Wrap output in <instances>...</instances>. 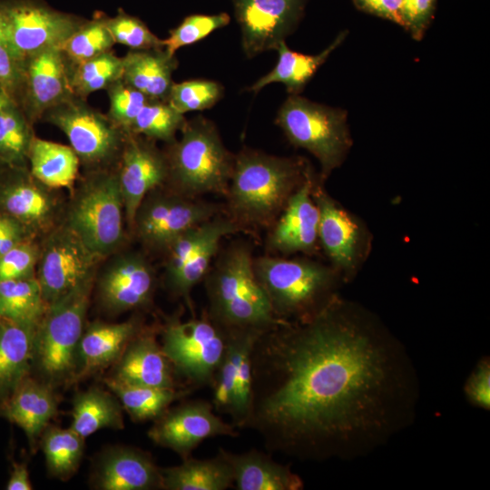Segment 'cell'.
Listing matches in <instances>:
<instances>
[{
    "label": "cell",
    "instance_id": "1",
    "mask_svg": "<svg viewBox=\"0 0 490 490\" xmlns=\"http://www.w3.org/2000/svg\"><path fill=\"white\" fill-rule=\"evenodd\" d=\"M383 370L379 351L335 299L307 319L281 320L253 344L244 428L268 451L324 456L371 403Z\"/></svg>",
    "mask_w": 490,
    "mask_h": 490
},
{
    "label": "cell",
    "instance_id": "2",
    "mask_svg": "<svg viewBox=\"0 0 490 490\" xmlns=\"http://www.w3.org/2000/svg\"><path fill=\"white\" fill-rule=\"evenodd\" d=\"M312 172L303 159L244 148L234 155L223 212L243 231L269 229Z\"/></svg>",
    "mask_w": 490,
    "mask_h": 490
},
{
    "label": "cell",
    "instance_id": "3",
    "mask_svg": "<svg viewBox=\"0 0 490 490\" xmlns=\"http://www.w3.org/2000/svg\"><path fill=\"white\" fill-rule=\"evenodd\" d=\"M253 260L248 242L233 241L220 249L203 279L206 313L224 331L265 330L281 321L256 278Z\"/></svg>",
    "mask_w": 490,
    "mask_h": 490
},
{
    "label": "cell",
    "instance_id": "4",
    "mask_svg": "<svg viewBox=\"0 0 490 490\" xmlns=\"http://www.w3.org/2000/svg\"><path fill=\"white\" fill-rule=\"evenodd\" d=\"M253 268L274 316L285 321L304 320L319 312L334 299L341 277L331 265L273 254L254 257Z\"/></svg>",
    "mask_w": 490,
    "mask_h": 490
},
{
    "label": "cell",
    "instance_id": "5",
    "mask_svg": "<svg viewBox=\"0 0 490 490\" xmlns=\"http://www.w3.org/2000/svg\"><path fill=\"white\" fill-rule=\"evenodd\" d=\"M180 140L165 154L170 190L189 198L225 195L234 154L223 144L216 126L202 116L187 121Z\"/></svg>",
    "mask_w": 490,
    "mask_h": 490
},
{
    "label": "cell",
    "instance_id": "6",
    "mask_svg": "<svg viewBox=\"0 0 490 490\" xmlns=\"http://www.w3.org/2000/svg\"><path fill=\"white\" fill-rule=\"evenodd\" d=\"M93 282V277L47 306L36 327L34 362L53 387L74 382Z\"/></svg>",
    "mask_w": 490,
    "mask_h": 490
},
{
    "label": "cell",
    "instance_id": "7",
    "mask_svg": "<svg viewBox=\"0 0 490 490\" xmlns=\"http://www.w3.org/2000/svg\"><path fill=\"white\" fill-rule=\"evenodd\" d=\"M276 123L293 146L305 149L318 161L321 181L342 164L352 145L346 111L298 94H290L283 103Z\"/></svg>",
    "mask_w": 490,
    "mask_h": 490
},
{
    "label": "cell",
    "instance_id": "8",
    "mask_svg": "<svg viewBox=\"0 0 490 490\" xmlns=\"http://www.w3.org/2000/svg\"><path fill=\"white\" fill-rule=\"evenodd\" d=\"M161 346L180 382L193 391L211 387L227 348V334L206 311L183 321L171 317L159 329Z\"/></svg>",
    "mask_w": 490,
    "mask_h": 490
},
{
    "label": "cell",
    "instance_id": "9",
    "mask_svg": "<svg viewBox=\"0 0 490 490\" xmlns=\"http://www.w3.org/2000/svg\"><path fill=\"white\" fill-rule=\"evenodd\" d=\"M123 201L118 174L89 179L74 199L66 226L100 258L117 250L123 240Z\"/></svg>",
    "mask_w": 490,
    "mask_h": 490
},
{
    "label": "cell",
    "instance_id": "10",
    "mask_svg": "<svg viewBox=\"0 0 490 490\" xmlns=\"http://www.w3.org/2000/svg\"><path fill=\"white\" fill-rule=\"evenodd\" d=\"M84 21L40 0H0V28L15 59L61 48Z\"/></svg>",
    "mask_w": 490,
    "mask_h": 490
},
{
    "label": "cell",
    "instance_id": "11",
    "mask_svg": "<svg viewBox=\"0 0 490 490\" xmlns=\"http://www.w3.org/2000/svg\"><path fill=\"white\" fill-rule=\"evenodd\" d=\"M240 231L242 228L221 212L184 232L165 252L167 289L174 297L183 299L192 315V289L204 279L222 239Z\"/></svg>",
    "mask_w": 490,
    "mask_h": 490
},
{
    "label": "cell",
    "instance_id": "12",
    "mask_svg": "<svg viewBox=\"0 0 490 490\" xmlns=\"http://www.w3.org/2000/svg\"><path fill=\"white\" fill-rule=\"evenodd\" d=\"M222 211L219 204L157 188L142 200L132 228L148 249L166 252L184 232Z\"/></svg>",
    "mask_w": 490,
    "mask_h": 490
},
{
    "label": "cell",
    "instance_id": "13",
    "mask_svg": "<svg viewBox=\"0 0 490 490\" xmlns=\"http://www.w3.org/2000/svg\"><path fill=\"white\" fill-rule=\"evenodd\" d=\"M312 196L319 211L318 243L341 277L356 274L370 250V235L365 225L343 208L315 178Z\"/></svg>",
    "mask_w": 490,
    "mask_h": 490
},
{
    "label": "cell",
    "instance_id": "14",
    "mask_svg": "<svg viewBox=\"0 0 490 490\" xmlns=\"http://www.w3.org/2000/svg\"><path fill=\"white\" fill-rule=\"evenodd\" d=\"M99 259L66 225L54 230L39 257L35 276L46 305L93 278Z\"/></svg>",
    "mask_w": 490,
    "mask_h": 490
},
{
    "label": "cell",
    "instance_id": "15",
    "mask_svg": "<svg viewBox=\"0 0 490 490\" xmlns=\"http://www.w3.org/2000/svg\"><path fill=\"white\" fill-rule=\"evenodd\" d=\"M212 403L190 400L169 407L156 418L148 431L149 438L157 446L175 452L181 460L205 439L215 436L236 437L239 432L214 413Z\"/></svg>",
    "mask_w": 490,
    "mask_h": 490
},
{
    "label": "cell",
    "instance_id": "16",
    "mask_svg": "<svg viewBox=\"0 0 490 490\" xmlns=\"http://www.w3.org/2000/svg\"><path fill=\"white\" fill-rule=\"evenodd\" d=\"M307 0H232L247 57L270 50L291 34L300 20Z\"/></svg>",
    "mask_w": 490,
    "mask_h": 490
},
{
    "label": "cell",
    "instance_id": "17",
    "mask_svg": "<svg viewBox=\"0 0 490 490\" xmlns=\"http://www.w3.org/2000/svg\"><path fill=\"white\" fill-rule=\"evenodd\" d=\"M44 114L66 135L72 149L85 162L106 161L119 148L120 128L75 96Z\"/></svg>",
    "mask_w": 490,
    "mask_h": 490
},
{
    "label": "cell",
    "instance_id": "18",
    "mask_svg": "<svg viewBox=\"0 0 490 490\" xmlns=\"http://www.w3.org/2000/svg\"><path fill=\"white\" fill-rule=\"evenodd\" d=\"M315 178L310 172L268 229L269 254L285 257L299 252L313 254L318 250L319 211L312 196Z\"/></svg>",
    "mask_w": 490,
    "mask_h": 490
},
{
    "label": "cell",
    "instance_id": "19",
    "mask_svg": "<svg viewBox=\"0 0 490 490\" xmlns=\"http://www.w3.org/2000/svg\"><path fill=\"white\" fill-rule=\"evenodd\" d=\"M156 279L153 269L141 253L117 256L103 270L98 283L102 305L110 312L144 309L152 300Z\"/></svg>",
    "mask_w": 490,
    "mask_h": 490
},
{
    "label": "cell",
    "instance_id": "20",
    "mask_svg": "<svg viewBox=\"0 0 490 490\" xmlns=\"http://www.w3.org/2000/svg\"><path fill=\"white\" fill-rule=\"evenodd\" d=\"M118 179L124 216L128 225L132 227L137 210L145 196L167 182L166 156L150 142L131 138L122 151Z\"/></svg>",
    "mask_w": 490,
    "mask_h": 490
},
{
    "label": "cell",
    "instance_id": "21",
    "mask_svg": "<svg viewBox=\"0 0 490 490\" xmlns=\"http://www.w3.org/2000/svg\"><path fill=\"white\" fill-rule=\"evenodd\" d=\"M60 48L39 52L23 63L24 103L33 118L74 97Z\"/></svg>",
    "mask_w": 490,
    "mask_h": 490
},
{
    "label": "cell",
    "instance_id": "22",
    "mask_svg": "<svg viewBox=\"0 0 490 490\" xmlns=\"http://www.w3.org/2000/svg\"><path fill=\"white\" fill-rule=\"evenodd\" d=\"M158 332L153 328L143 327L114 363V372L111 377L135 386L186 387L180 382L163 352L156 337Z\"/></svg>",
    "mask_w": 490,
    "mask_h": 490
},
{
    "label": "cell",
    "instance_id": "23",
    "mask_svg": "<svg viewBox=\"0 0 490 490\" xmlns=\"http://www.w3.org/2000/svg\"><path fill=\"white\" fill-rule=\"evenodd\" d=\"M92 485L100 490L162 489L161 468L152 456L137 447L116 446L96 458Z\"/></svg>",
    "mask_w": 490,
    "mask_h": 490
},
{
    "label": "cell",
    "instance_id": "24",
    "mask_svg": "<svg viewBox=\"0 0 490 490\" xmlns=\"http://www.w3.org/2000/svg\"><path fill=\"white\" fill-rule=\"evenodd\" d=\"M142 328V319L135 317L121 323L95 322L83 329L74 382L115 363Z\"/></svg>",
    "mask_w": 490,
    "mask_h": 490
},
{
    "label": "cell",
    "instance_id": "25",
    "mask_svg": "<svg viewBox=\"0 0 490 490\" xmlns=\"http://www.w3.org/2000/svg\"><path fill=\"white\" fill-rule=\"evenodd\" d=\"M53 387L28 376L1 407L4 416L24 431L33 449L57 412Z\"/></svg>",
    "mask_w": 490,
    "mask_h": 490
},
{
    "label": "cell",
    "instance_id": "26",
    "mask_svg": "<svg viewBox=\"0 0 490 490\" xmlns=\"http://www.w3.org/2000/svg\"><path fill=\"white\" fill-rule=\"evenodd\" d=\"M233 473L237 490H297L302 487L300 478L289 466L273 460L266 453L250 449L232 453L222 448Z\"/></svg>",
    "mask_w": 490,
    "mask_h": 490
},
{
    "label": "cell",
    "instance_id": "27",
    "mask_svg": "<svg viewBox=\"0 0 490 490\" xmlns=\"http://www.w3.org/2000/svg\"><path fill=\"white\" fill-rule=\"evenodd\" d=\"M35 329L0 318V406L28 377Z\"/></svg>",
    "mask_w": 490,
    "mask_h": 490
},
{
    "label": "cell",
    "instance_id": "28",
    "mask_svg": "<svg viewBox=\"0 0 490 490\" xmlns=\"http://www.w3.org/2000/svg\"><path fill=\"white\" fill-rule=\"evenodd\" d=\"M122 59V79L152 100H167L177 67L163 49L132 50Z\"/></svg>",
    "mask_w": 490,
    "mask_h": 490
},
{
    "label": "cell",
    "instance_id": "29",
    "mask_svg": "<svg viewBox=\"0 0 490 490\" xmlns=\"http://www.w3.org/2000/svg\"><path fill=\"white\" fill-rule=\"evenodd\" d=\"M165 490H226L233 487V473L222 448L211 458L182 460L179 466L161 468Z\"/></svg>",
    "mask_w": 490,
    "mask_h": 490
},
{
    "label": "cell",
    "instance_id": "30",
    "mask_svg": "<svg viewBox=\"0 0 490 490\" xmlns=\"http://www.w3.org/2000/svg\"><path fill=\"white\" fill-rule=\"evenodd\" d=\"M347 32L339 33L333 42L318 54H305L290 50L285 41L276 49L279 58L275 67L256 81L248 90L258 93L265 86L280 83L290 94H299L329 54L341 44Z\"/></svg>",
    "mask_w": 490,
    "mask_h": 490
},
{
    "label": "cell",
    "instance_id": "31",
    "mask_svg": "<svg viewBox=\"0 0 490 490\" xmlns=\"http://www.w3.org/2000/svg\"><path fill=\"white\" fill-rule=\"evenodd\" d=\"M27 158L31 173L49 188H71L78 175L80 159L71 146L34 137Z\"/></svg>",
    "mask_w": 490,
    "mask_h": 490
},
{
    "label": "cell",
    "instance_id": "32",
    "mask_svg": "<svg viewBox=\"0 0 490 490\" xmlns=\"http://www.w3.org/2000/svg\"><path fill=\"white\" fill-rule=\"evenodd\" d=\"M122 410L111 390L92 387L74 397L70 427L83 438L103 428L122 429Z\"/></svg>",
    "mask_w": 490,
    "mask_h": 490
},
{
    "label": "cell",
    "instance_id": "33",
    "mask_svg": "<svg viewBox=\"0 0 490 490\" xmlns=\"http://www.w3.org/2000/svg\"><path fill=\"white\" fill-rule=\"evenodd\" d=\"M108 388L117 397L123 410L133 422L155 420L171 405L191 393L188 387H155L122 383L109 377L104 379Z\"/></svg>",
    "mask_w": 490,
    "mask_h": 490
},
{
    "label": "cell",
    "instance_id": "34",
    "mask_svg": "<svg viewBox=\"0 0 490 490\" xmlns=\"http://www.w3.org/2000/svg\"><path fill=\"white\" fill-rule=\"evenodd\" d=\"M46 309L35 276L0 280V318L36 329Z\"/></svg>",
    "mask_w": 490,
    "mask_h": 490
},
{
    "label": "cell",
    "instance_id": "35",
    "mask_svg": "<svg viewBox=\"0 0 490 490\" xmlns=\"http://www.w3.org/2000/svg\"><path fill=\"white\" fill-rule=\"evenodd\" d=\"M44 187L33 181L15 183L4 191L2 203L16 220L44 230L51 225L55 212V201Z\"/></svg>",
    "mask_w": 490,
    "mask_h": 490
},
{
    "label": "cell",
    "instance_id": "36",
    "mask_svg": "<svg viewBox=\"0 0 490 490\" xmlns=\"http://www.w3.org/2000/svg\"><path fill=\"white\" fill-rule=\"evenodd\" d=\"M261 331L263 330L226 331L232 337L236 350L234 393L229 416L231 424L240 429L244 428L251 397V349Z\"/></svg>",
    "mask_w": 490,
    "mask_h": 490
},
{
    "label": "cell",
    "instance_id": "37",
    "mask_svg": "<svg viewBox=\"0 0 490 490\" xmlns=\"http://www.w3.org/2000/svg\"><path fill=\"white\" fill-rule=\"evenodd\" d=\"M40 445L51 475L67 480L76 472L83 454L84 438L71 427H46Z\"/></svg>",
    "mask_w": 490,
    "mask_h": 490
},
{
    "label": "cell",
    "instance_id": "38",
    "mask_svg": "<svg viewBox=\"0 0 490 490\" xmlns=\"http://www.w3.org/2000/svg\"><path fill=\"white\" fill-rule=\"evenodd\" d=\"M122 77V59L112 51L75 64L70 76L74 96L83 98L107 89Z\"/></svg>",
    "mask_w": 490,
    "mask_h": 490
},
{
    "label": "cell",
    "instance_id": "39",
    "mask_svg": "<svg viewBox=\"0 0 490 490\" xmlns=\"http://www.w3.org/2000/svg\"><path fill=\"white\" fill-rule=\"evenodd\" d=\"M183 114L165 100H150L133 121L129 132L169 143L186 123Z\"/></svg>",
    "mask_w": 490,
    "mask_h": 490
},
{
    "label": "cell",
    "instance_id": "40",
    "mask_svg": "<svg viewBox=\"0 0 490 490\" xmlns=\"http://www.w3.org/2000/svg\"><path fill=\"white\" fill-rule=\"evenodd\" d=\"M114 41L104 23V15L83 22L60 48L66 59L78 64L111 51Z\"/></svg>",
    "mask_w": 490,
    "mask_h": 490
},
{
    "label": "cell",
    "instance_id": "41",
    "mask_svg": "<svg viewBox=\"0 0 490 490\" xmlns=\"http://www.w3.org/2000/svg\"><path fill=\"white\" fill-rule=\"evenodd\" d=\"M34 136L15 102L0 110V157L19 162L27 157Z\"/></svg>",
    "mask_w": 490,
    "mask_h": 490
},
{
    "label": "cell",
    "instance_id": "42",
    "mask_svg": "<svg viewBox=\"0 0 490 490\" xmlns=\"http://www.w3.org/2000/svg\"><path fill=\"white\" fill-rule=\"evenodd\" d=\"M223 94L222 86L211 80H190L172 83L167 102L177 112L201 111L213 106Z\"/></svg>",
    "mask_w": 490,
    "mask_h": 490
},
{
    "label": "cell",
    "instance_id": "43",
    "mask_svg": "<svg viewBox=\"0 0 490 490\" xmlns=\"http://www.w3.org/2000/svg\"><path fill=\"white\" fill-rule=\"evenodd\" d=\"M230 20L226 13L189 15L162 40L163 50L169 56H174L180 48L202 40L213 31L226 26Z\"/></svg>",
    "mask_w": 490,
    "mask_h": 490
},
{
    "label": "cell",
    "instance_id": "44",
    "mask_svg": "<svg viewBox=\"0 0 490 490\" xmlns=\"http://www.w3.org/2000/svg\"><path fill=\"white\" fill-rule=\"evenodd\" d=\"M104 23L114 43L132 50L163 49L162 39L157 37L139 18L119 10L113 17L104 15Z\"/></svg>",
    "mask_w": 490,
    "mask_h": 490
},
{
    "label": "cell",
    "instance_id": "45",
    "mask_svg": "<svg viewBox=\"0 0 490 490\" xmlns=\"http://www.w3.org/2000/svg\"><path fill=\"white\" fill-rule=\"evenodd\" d=\"M106 90L110 101L108 118L120 129L129 132L141 110L152 99L122 79L114 82Z\"/></svg>",
    "mask_w": 490,
    "mask_h": 490
},
{
    "label": "cell",
    "instance_id": "46",
    "mask_svg": "<svg viewBox=\"0 0 490 490\" xmlns=\"http://www.w3.org/2000/svg\"><path fill=\"white\" fill-rule=\"evenodd\" d=\"M38 252L29 243H18L0 257V280L20 279L35 276Z\"/></svg>",
    "mask_w": 490,
    "mask_h": 490
},
{
    "label": "cell",
    "instance_id": "47",
    "mask_svg": "<svg viewBox=\"0 0 490 490\" xmlns=\"http://www.w3.org/2000/svg\"><path fill=\"white\" fill-rule=\"evenodd\" d=\"M436 0H401L403 25L416 40H420L431 19Z\"/></svg>",
    "mask_w": 490,
    "mask_h": 490
},
{
    "label": "cell",
    "instance_id": "48",
    "mask_svg": "<svg viewBox=\"0 0 490 490\" xmlns=\"http://www.w3.org/2000/svg\"><path fill=\"white\" fill-rule=\"evenodd\" d=\"M0 86L15 100L23 86V64L13 55L0 28Z\"/></svg>",
    "mask_w": 490,
    "mask_h": 490
},
{
    "label": "cell",
    "instance_id": "49",
    "mask_svg": "<svg viewBox=\"0 0 490 490\" xmlns=\"http://www.w3.org/2000/svg\"><path fill=\"white\" fill-rule=\"evenodd\" d=\"M361 10L403 25L401 0H353Z\"/></svg>",
    "mask_w": 490,
    "mask_h": 490
},
{
    "label": "cell",
    "instance_id": "50",
    "mask_svg": "<svg viewBox=\"0 0 490 490\" xmlns=\"http://www.w3.org/2000/svg\"><path fill=\"white\" fill-rule=\"evenodd\" d=\"M490 372L488 365L484 364L474 374L468 385L470 397L479 406L488 407L490 402Z\"/></svg>",
    "mask_w": 490,
    "mask_h": 490
},
{
    "label": "cell",
    "instance_id": "51",
    "mask_svg": "<svg viewBox=\"0 0 490 490\" xmlns=\"http://www.w3.org/2000/svg\"><path fill=\"white\" fill-rule=\"evenodd\" d=\"M5 488L7 490H31L33 488L24 464H13L10 478Z\"/></svg>",
    "mask_w": 490,
    "mask_h": 490
},
{
    "label": "cell",
    "instance_id": "52",
    "mask_svg": "<svg viewBox=\"0 0 490 490\" xmlns=\"http://www.w3.org/2000/svg\"><path fill=\"white\" fill-rule=\"evenodd\" d=\"M14 102H15L14 98L0 86V110Z\"/></svg>",
    "mask_w": 490,
    "mask_h": 490
}]
</instances>
